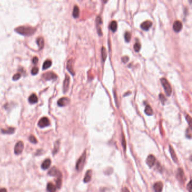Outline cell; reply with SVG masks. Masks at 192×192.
Segmentation results:
<instances>
[{"label":"cell","mask_w":192,"mask_h":192,"mask_svg":"<svg viewBox=\"0 0 192 192\" xmlns=\"http://www.w3.org/2000/svg\"><path fill=\"white\" fill-rule=\"evenodd\" d=\"M15 30L17 33L21 34V35L29 36L32 35V34L35 33L36 29L35 28L31 27L21 26L15 28Z\"/></svg>","instance_id":"obj_1"},{"label":"cell","mask_w":192,"mask_h":192,"mask_svg":"<svg viewBox=\"0 0 192 192\" xmlns=\"http://www.w3.org/2000/svg\"><path fill=\"white\" fill-rule=\"evenodd\" d=\"M160 82L162 83V85L163 87V89L165 90V93L166 95L167 96H170L172 93V88L170 85V84L169 83L168 81L165 78H162L160 80Z\"/></svg>","instance_id":"obj_2"},{"label":"cell","mask_w":192,"mask_h":192,"mask_svg":"<svg viewBox=\"0 0 192 192\" xmlns=\"http://www.w3.org/2000/svg\"><path fill=\"white\" fill-rule=\"evenodd\" d=\"M86 158V152H85L81 156L80 158L78 159V161L77 162L76 164V169L77 171H81L82 170L84 165H85V162Z\"/></svg>","instance_id":"obj_3"},{"label":"cell","mask_w":192,"mask_h":192,"mask_svg":"<svg viewBox=\"0 0 192 192\" xmlns=\"http://www.w3.org/2000/svg\"><path fill=\"white\" fill-rule=\"evenodd\" d=\"M42 78L45 80H55L57 79L58 76L52 72H48L42 74Z\"/></svg>","instance_id":"obj_4"},{"label":"cell","mask_w":192,"mask_h":192,"mask_svg":"<svg viewBox=\"0 0 192 192\" xmlns=\"http://www.w3.org/2000/svg\"><path fill=\"white\" fill-rule=\"evenodd\" d=\"M24 149V143L22 141H20L16 144L14 148V152L16 155H20L23 152Z\"/></svg>","instance_id":"obj_5"},{"label":"cell","mask_w":192,"mask_h":192,"mask_svg":"<svg viewBox=\"0 0 192 192\" xmlns=\"http://www.w3.org/2000/svg\"><path fill=\"white\" fill-rule=\"evenodd\" d=\"M48 174L51 176H55V177H60L62 176V173L60 172L59 170L55 167H52L50 170Z\"/></svg>","instance_id":"obj_6"},{"label":"cell","mask_w":192,"mask_h":192,"mask_svg":"<svg viewBox=\"0 0 192 192\" xmlns=\"http://www.w3.org/2000/svg\"><path fill=\"white\" fill-rule=\"evenodd\" d=\"M50 123L49 118L47 117H43L39 121L38 125H39L40 127L43 128L46 126H48L50 125Z\"/></svg>","instance_id":"obj_7"},{"label":"cell","mask_w":192,"mask_h":192,"mask_svg":"<svg viewBox=\"0 0 192 192\" xmlns=\"http://www.w3.org/2000/svg\"><path fill=\"white\" fill-rule=\"evenodd\" d=\"M156 161V157L154 156L153 155H149L148 157H147V160H146V163L149 167H152L154 165H155V163Z\"/></svg>","instance_id":"obj_8"},{"label":"cell","mask_w":192,"mask_h":192,"mask_svg":"<svg viewBox=\"0 0 192 192\" xmlns=\"http://www.w3.org/2000/svg\"><path fill=\"white\" fill-rule=\"evenodd\" d=\"M176 177H177L178 180L181 182L182 183H184L185 178L184 174V171H182L181 168H178L177 174H176Z\"/></svg>","instance_id":"obj_9"},{"label":"cell","mask_w":192,"mask_h":192,"mask_svg":"<svg viewBox=\"0 0 192 192\" xmlns=\"http://www.w3.org/2000/svg\"><path fill=\"white\" fill-rule=\"evenodd\" d=\"M182 28V24L180 21H176L173 24V29L175 32H179Z\"/></svg>","instance_id":"obj_10"},{"label":"cell","mask_w":192,"mask_h":192,"mask_svg":"<svg viewBox=\"0 0 192 192\" xmlns=\"http://www.w3.org/2000/svg\"><path fill=\"white\" fill-rule=\"evenodd\" d=\"M70 102V100L68 97H62L58 101V104L60 106H64L68 105Z\"/></svg>","instance_id":"obj_11"},{"label":"cell","mask_w":192,"mask_h":192,"mask_svg":"<svg viewBox=\"0 0 192 192\" xmlns=\"http://www.w3.org/2000/svg\"><path fill=\"white\" fill-rule=\"evenodd\" d=\"M152 26V22L149 20L144 21L141 24V28L145 31L148 30Z\"/></svg>","instance_id":"obj_12"},{"label":"cell","mask_w":192,"mask_h":192,"mask_svg":"<svg viewBox=\"0 0 192 192\" xmlns=\"http://www.w3.org/2000/svg\"><path fill=\"white\" fill-rule=\"evenodd\" d=\"M70 78L69 77V75L66 74L65 80L64 81L63 83V90L64 92L66 93L68 90L69 85H70Z\"/></svg>","instance_id":"obj_13"},{"label":"cell","mask_w":192,"mask_h":192,"mask_svg":"<svg viewBox=\"0 0 192 192\" xmlns=\"http://www.w3.org/2000/svg\"><path fill=\"white\" fill-rule=\"evenodd\" d=\"M153 189L155 192H161L163 189V184L162 182H157L153 185Z\"/></svg>","instance_id":"obj_14"},{"label":"cell","mask_w":192,"mask_h":192,"mask_svg":"<svg viewBox=\"0 0 192 192\" xmlns=\"http://www.w3.org/2000/svg\"><path fill=\"white\" fill-rule=\"evenodd\" d=\"M67 70H68V71L70 72L72 75H74L75 74L73 68V60L72 59L69 60L67 63Z\"/></svg>","instance_id":"obj_15"},{"label":"cell","mask_w":192,"mask_h":192,"mask_svg":"<svg viewBox=\"0 0 192 192\" xmlns=\"http://www.w3.org/2000/svg\"><path fill=\"white\" fill-rule=\"evenodd\" d=\"M51 161L50 159H45L42 163V165H41L42 168L44 170L48 169L50 167V165H51Z\"/></svg>","instance_id":"obj_16"},{"label":"cell","mask_w":192,"mask_h":192,"mask_svg":"<svg viewBox=\"0 0 192 192\" xmlns=\"http://www.w3.org/2000/svg\"><path fill=\"white\" fill-rule=\"evenodd\" d=\"M91 176H92V171L91 170H89L86 172V174L85 175V176L84 179H83V181L85 182H88L90 181L91 179Z\"/></svg>","instance_id":"obj_17"},{"label":"cell","mask_w":192,"mask_h":192,"mask_svg":"<svg viewBox=\"0 0 192 192\" xmlns=\"http://www.w3.org/2000/svg\"><path fill=\"white\" fill-rule=\"evenodd\" d=\"M169 149H170V152L171 156L173 160L176 163L178 162V158H177V156H176V155L174 150L173 149V148L171 145H169Z\"/></svg>","instance_id":"obj_18"},{"label":"cell","mask_w":192,"mask_h":192,"mask_svg":"<svg viewBox=\"0 0 192 192\" xmlns=\"http://www.w3.org/2000/svg\"><path fill=\"white\" fill-rule=\"evenodd\" d=\"M47 189L49 192H56V187L51 182H49L47 185Z\"/></svg>","instance_id":"obj_19"},{"label":"cell","mask_w":192,"mask_h":192,"mask_svg":"<svg viewBox=\"0 0 192 192\" xmlns=\"http://www.w3.org/2000/svg\"><path fill=\"white\" fill-rule=\"evenodd\" d=\"M109 28L113 32H115L117 29V23L116 21H112L109 25Z\"/></svg>","instance_id":"obj_20"},{"label":"cell","mask_w":192,"mask_h":192,"mask_svg":"<svg viewBox=\"0 0 192 192\" xmlns=\"http://www.w3.org/2000/svg\"><path fill=\"white\" fill-rule=\"evenodd\" d=\"M38 102V97L35 94H32L29 97V102L31 104H35Z\"/></svg>","instance_id":"obj_21"},{"label":"cell","mask_w":192,"mask_h":192,"mask_svg":"<svg viewBox=\"0 0 192 192\" xmlns=\"http://www.w3.org/2000/svg\"><path fill=\"white\" fill-rule=\"evenodd\" d=\"M15 131V128L14 127H9L7 129H2L1 132L3 134H11L14 133Z\"/></svg>","instance_id":"obj_22"},{"label":"cell","mask_w":192,"mask_h":192,"mask_svg":"<svg viewBox=\"0 0 192 192\" xmlns=\"http://www.w3.org/2000/svg\"><path fill=\"white\" fill-rule=\"evenodd\" d=\"M80 15V10L77 5H75L73 8V16L74 18L77 19L79 17Z\"/></svg>","instance_id":"obj_23"},{"label":"cell","mask_w":192,"mask_h":192,"mask_svg":"<svg viewBox=\"0 0 192 192\" xmlns=\"http://www.w3.org/2000/svg\"><path fill=\"white\" fill-rule=\"evenodd\" d=\"M145 113L148 116H152L153 114V111L152 108H151L150 106L149 105H147L145 109Z\"/></svg>","instance_id":"obj_24"},{"label":"cell","mask_w":192,"mask_h":192,"mask_svg":"<svg viewBox=\"0 0 192 192\" xmlns=\"http://www.w3.org/2000/svg\"><path fill=\"white\" fill-rule=\"evenodd\" d=\"M37 43L39 45L40 49H42L44 46V40L42 37H40L37 40Z\"/></svg>","instance_id":"obj_25"},{"label":"cell","mask_w":192,"mask_h":192,"mask_svg":"<svg viewBox=\"0 0 192 192\" xmlns=\"http://www.w3.org/2000/svg\"><path fill=\"white\" fill-rule=\"evenodd\" d=\"M51 61L50 60H46L45 62H44V63L43 64V66H42V68H43V70H46V69H48L49 67H51Z\"/></svg>","instance_id":"obj_26"},{"label":"cell","mask_w":192,"mask_h":192,"mask_svg":"<svg viewBox=\"0 0 192 192\" xmlns=\"http://www.w3.org/2000/svg\"><path fill=\"white\" fill-rule=\"evenodd\" d=\"M101 53H102V58L103 62H105V59L106 58L107 54H106V49L104 47H102L101 49Z\"/></svg>","instance_id":"obj_27"},{"label":"cell","mask_w":192,"mask_h":192,"mask_svg":"<svg viewBox=\"0 0 192 192\" xmlns=\"http://www.w3.org/2000/svg\"><path fill=\"white\" fill-rule=\"evenodd\" d=\"M131 39V34L129 32H126L125 34V40L126 42H129Z\"/></svg>","instance_id":"obj_28"},{"label":"cell","mask_w":192,"mask_h":192,"mask_svg":"<svg viewBox=\"0 0 192 192\" xmlns=\"http://www.w3.org/2000/svg\"><path fill=\"white\" fill-rule=\"evenodd\" d=\"M62 176H60V177H58L57 178V180L56 181V188H60L62 186Z\"/></svg>","instance_id":"obj_29"},{"label":"cell","mask_w":192,"mask_h":192,"mask_svg":"<svg viewBox=\"0 0 192 192\" xmlns=\"http://www.w3.org/2000/svg\"><path fill=\"white\" fill-rule=\"evenodd\" d=\"M135 51L136 52H139L141 49V45L139 42H136L134 46Z\"/></svg>","instance_id":"obj_30"},{"label":"cell","mask_w":192,"mask_h":192,"mask_svg":"<svg viewBox=\"0 0 192 192\" xmlns=\"http://www.w3.org/2000/svg\"><path fill=\"white\" fill-rule=\"evenodd\" d=\"M29 141H30V142L32 143L36 144L37 143V140L36 139V137H34V136H33V135H31V136H29Z\"/></svg>","instance_id":"obj_31"},{"label":"cell","mask_w":192,"mask_h":192,"mask_svg":"<svg viewBox=\"0 0 192 192\" xmlns=\"http://www.w3.org/2000/svg\"><path fill=\"white\" fill-rule=\"evenodd\" d=\"M39 68H38L37 67H33L32 68V70H31V73H32L33 75H36L38 73V72H39Z\"/></svg>","instance_id":"obj_32"},{"label":"cell","mask_w":192,"mask_h":192,"mask_svg":"<svg viewBox=\"0 0 192 192\" xmlns=\"http://www.w3.org/2000/svg\"><path fill=\"white\" fill-rule=\"evenodd\" d=\"M159 99H160V102H161L162 103V104H164V103H165V101H166V98H165V96H164V95H163V94H159Z\"/></svg>","instance_id":"obj_33"},{"label":"cell","mask_w":192,"mask_h":192,"mask_svg":"<svg viewBox=\"0 0 192 192\" xmlns=\"http://www.w3.org/2000/svg\"><path fill=\"white\" fill-rule=\"evenodd\" d=\"M186 136L189 139H191V130L189 128H188L186 131Z\"/></svg>","instance_id":"obj_34"},{"label":"cell","mask_w":192,"mask_h":192,"mask_svg":"<svg viewBox=\"0 0 192 192\" xmlns=\"http://www.w3.org/2000/svg\"><path fill=\"white\" fill-rule=\"evenodd\" d=\"M122 145L124 147V149L125 150H126V142L125 138L124 135H122Z\"/></svg>","instance_id":"obj_35"},{"label":"cell","mask_w":192,"mask_h":192,"mask_svg":"<svg viewBox=\"0 0 192 192\" xmlns=\"http://www.w3.org/2000/svg\"><path fill=\"white\" fill-rule=\"evenodd\" d=\"M20 76H21V74L20 73H18L15 74L13 76L12 80H14V81H17L18 80H19L20 78Z\"/></svg>","instance_id":"obj_36"},{"label":"cell","mask_w":192,"mask_h":192,"mask_svg":"<svg viewBox=\"0 0 192 192\" xmlns=\"http://www.w3.org/2000/svg\"><path fill=\"white\" fill-rule=\"evenodd\" d=\"M59 143L57 142L55 145V147H54V149H53V154H55L56 152H58V148H59Z\"/></svg>","instance_id":"obj_37"},{"label":"cell","mask_w":192,"mask_h":192,"mask_svg":"<svg viewBox=\"0 0 192 192\" xmlns=\"http://www.w3.org/2000/svg\"><path fill=\"white\" fill-rule=\"evenodd\" d=\"M128 60H129V58L127 56H124V57L122 58V61L123 62V63H126L128 62Z\"/></svg>","instance_id":"obj_38"},{"label":"cell","mask_w":192,"mask_h":192,"mask_svg":"<svg viewBox=\"0 0 192 192\" xmlns=\"http://www.w3.org/2000/svg\"><path fill=\"white\" fill-rule=\"evenodd\" d=\"M96 23H97V25L102 24V19H101V18H100V17H99V16H98L96 18Z\"/></svg>","instance_id":"obj_39"},{"label":"cell","mask_w":192,"mask_h":192,"mask_svg":"<svg viewBox=\"0 0 192 192\" xmlns=\"http://www.w3.org/2000/svg\"><path fill=\"white\" fill-rule=\"evenodd\" d=\"M187 189L189 192H191V181L190 180L187 185Z\"/></svg>","instance_id":"obj_40"},{"label":"cell","mask_w":192,"mask_h":192,"mask_svg":"<svg viewBox=\"0 0 192 192\" xmlns=\"http://www.w3.org/2000/svg\"><path fill=\"white\" fill-rule=\"evenodd\" d=\"M186 119H187V121L188 122L189 125L190 127V126H191V118H190V117L189 115H187V117H186Z\"/></svg>","instance_id":"obj_41"},{"label":"cell","mask_w":192,"mask_h":192,"mask_svg":"<svg viewBox=\"0 0 192 192\" xmlns=\"http://www.w3.org/2000/svg\"><path fill=\"white\" fill-rule=\"evenodd\" d=\"M38 61H39V59H38V58L36 57V56H35V57H34L33 58V60H32V62L33 63V64H37L38 63Z\"/></svg>","instance_id":"obj_42"},{"label":"cell","mask_w":192,"mask_h":192,"mask_svg":"<svg viewBox=\"0 0 192 192\" xmlns=\"http://www.w3.org/2000/svg\"><path fill=\"white\" fill-rule=\"evenodd\" d=\"M121 192H130V191L126 187H125L122 189Z\"/></svg>","instance_id":"obj_43"},{"label":"cell","mask_w":192,"mask_h":192,"mask_svg":"<svg viewBox=\"0 0 192 192\" xmlns=\"http://www.w3.org/2000/svg\"><path fill=\"white\" fill-rule=\"evenodd\" d=\"M0 192H7V191L5 188H1V189H0Z\"/></svg>","instance_id":"obj_44"}]
</instances>
